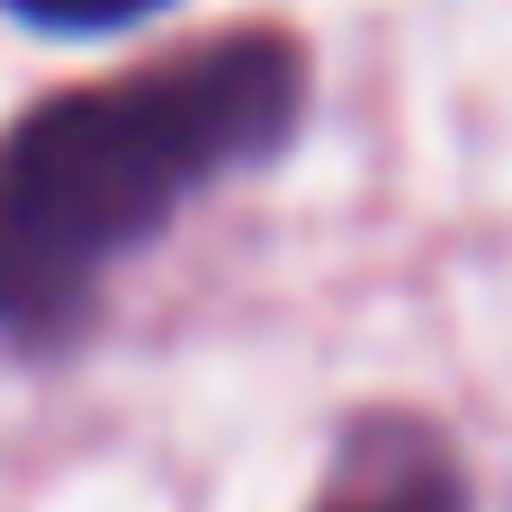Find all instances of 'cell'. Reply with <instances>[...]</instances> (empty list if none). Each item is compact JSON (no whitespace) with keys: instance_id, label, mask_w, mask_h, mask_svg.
<instances>
[{"instance_id":"6da1fadb","label":"cell","mask_w":512,"mask_h":512,"mask_svg":"<svg viewBox=\"0 0 512 512\" xmlns=\"http://www.w3.org/2000/svg\"><path fill=\"white\" fill-rule=\"evenodd\" d=\"M297 90V45L225 36L45 99L18 135H0V324H63L117 252L171 225L189 189L270 153L297 117Z\"/></svg>"},{"instance_id":"7a4b0ae2","label":"cell","mask_w":512,"mask_h":512,"mask_svg":"<svg viewBox=\"0 0 512 512\" xmlns=\"http://www.w3.org/2000/svg\"><path fill=\"white\" fill-rule=\"evenodd\" d=\"M9 9H27L36 27H117V18H135L153 0H9Z\"/></svg>"}]
</instances>
